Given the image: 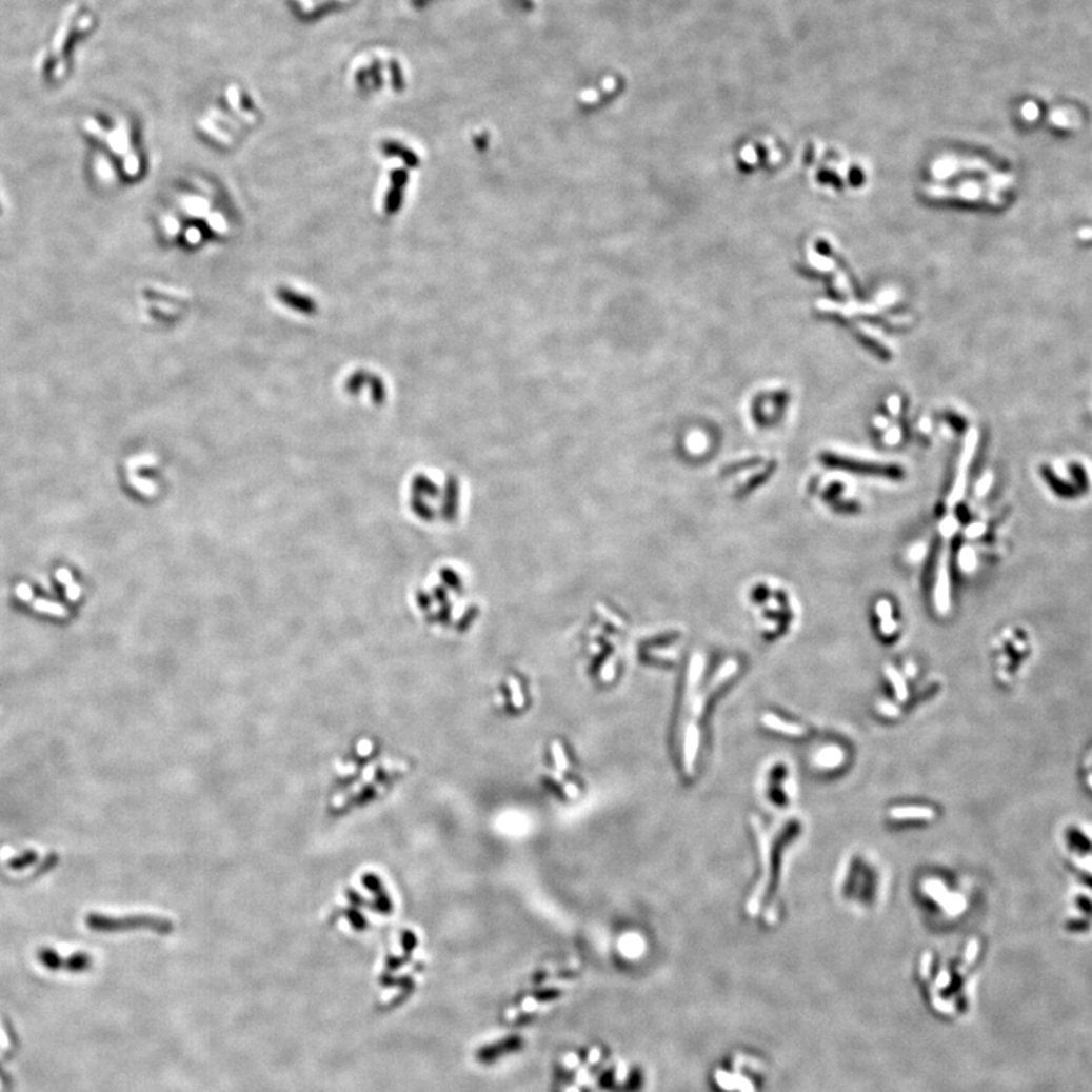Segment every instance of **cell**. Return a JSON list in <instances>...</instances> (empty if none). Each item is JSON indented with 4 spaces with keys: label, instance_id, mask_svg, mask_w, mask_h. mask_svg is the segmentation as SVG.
Listing matches in <instances>:
<instances>
[{
    "label": "cell",
    "instance_id": "5",
    "mask_svg": "<svg viewBox=\"0 0 1092 1092\" xmlns=\"http://www.w3.org/2000/svg\"><path fill=\"white\" fill-rule=\"evenodd\" d=\"M39 959L40 962L44 964L46 967H67L74 971L85 970V968L92 966V957H90L88 954L78 953L74 954V956L63 957L52 949H41L39 952Z\"/></svg>",
    "mask_w": 1092,
    "mask_h": 1092
},
{
    "label": "cell",
    "instance_id": "3",
    "mask_svg": "<svg viewBox=\"0 0 1092 1092\" xmlns=\"http://www.w3.org/2000/svg\"><path fill=\"white\" fill-rule=\"evenodd\" d=\"M753 822H754V830H756L757 840H759L760 856H762V867H763L762 878H760L759 885H757V890L754 891L753 895H751L750 902H749V912H750V914L751 915H756L757 911H759L760 901H762L763 894H765V892H767L768 881H770L771 850H770V842H768L767 835H765V832H763V829H762V825H760L759 819L754 818Z\"/></svg>",
    "mask_w": 1092,
    "mask_h": 1092
},
{
    "label": "cell",
    "instance_id": "11",
    "mask_svg": "<svg viewBox=\"0 0 1092 1092\" xmlns=\"http://www.w3.org/2000/svg\"><path fill=\"white\" fill-rule=\"evenodd\" d=\"M127 480H130V484L133 485V488H136L137 491L140 492V494H157V484H155L153 480H147V478L140 477V475H137V472L127 471Z\"/></svg>",
    "mask_w": 1092,
    "mask_h": 1092
},
{
    "label": "cell",
    "instance_id": "18",
    "mask_svg": "<svg viewBox=\"0 0 1092 1092\" xmlns=\"http://www.w3.org/2000/svg\"><path fill=\"white\" fill-rule=\"evenodd\" d=\"M930 962H932V960H930V954L928 953V954H926L925 957H922V967H921V976L922 977H928L929 976Z\"/></svg>",
    "mask_w": 1092,
    "mask_h": 1092
},
{
    "label": "cell",
    "instance_id": "2",
    "mask_svg": "<svg viewBox=\"0 0 1092 1092\" xmlns=\"http://www.w3.org/2000/svg\"><path fill=\"white\" fill-rule=\"evenodd\" d=\"M85 925L88 929L101 933L127 932V930H151V932L168 935L174 932V921L161 916L154 915H127L108 916L102 914H88L85 916Z\"/></svg>",
    "mask_w": 1092,
    "mask_h": 1092
},
{
    "label": "cell",
    "instance_id": "12",
    "mask_svg": "<svg viewBox=\"0 0 1092 1092\" xmlns=\"http://www.w3.org/2000/svg\"><path fill=\"white\" fill-rule=\"evenodd\" d=\"M33 608L34 610H37V612L47 613V615L52 616H60V618L67 616V609H65L63 604L47 601V599H34Z\"/></svg>",
    "mask_w": 1092,
    "mask_h": 1092
},
{
    "label": "cell",
    "instance_id": "17",
    "mask_svg": "<svg viewBox=\"0 0 1092 1092\" xmlns=\"http://www.w3.org/2000/svg\"><path fill=\"white\" fill-rule=\"evenodd\" d=\"M9 1049V1039L6 1035L5 1029H3L2 1022H0V1050Z\"/></svg>",
    "mask_w": 1092,
    "mask_h": 1092
},
{
    "label": "cell",
    "instance_id": "14",
    "mask_svg": "<svg viewBox=\"0 0 1092 1092\" xmlns=\"http://www.w3.org/2000/svg\"><path fill=\"white\" fill-rule=\"evenodd\" d=\"M887 671L888 675H890V677L892 678V683H894L895 689H897V697L900 698L902 701V699H906V697H908V694H906L905 681H902L900 675L895 673L894 670H891V668H888Z\"/></svg>",
    "mask_w": 1092,
    "mask_h": 1092
},
{
    "label": "cell",
    "instance_id": "4",
    "mask_svg": "<svg viewBox=\"0 0 1092 1092\" xmlns=\"http://www.w3.org/2000/svg\"><path fill=\"white\" fill-rule=\"evenodd\" d=\"M977 442L978 434L976 430H971L967 436L966 448H964L962 456H960L956 481H954L952 494H950L949 498L950 504H956L957 501L962 499L964 494H966L968 470H970L971 460H973L974 453H976Z\"/></svg>",
    "mask_w": 1092,
    "mask_h": 1092
},
{
    "label": "cell",
    "instance_id": "9",
    "mask_svg": "<svg viewBox=\"0 0 1092 1092\" xmlns=\"http://www.w3.org/2000/svg\"><path fill=\"white\" fill-rule=\"evenodd\" d=\"M946 563L940 564L939 578H938V591H936V602H938V609L940 612H947L950 605L949 595V572H947Z\"/></svg>",
    "mask_w": 1092,
    "mask_h": 1092
},
{
    "label": "cell",
    "instance_id": "8",
    "mask_svg": "<svg viewBox=\"0 0 1092 1092\" xmlns=\"http://www.w3.org/2000/svg\"><path fill=\"white\" fill-rule=\"evenodd\" d=\"M890 815L894 819H933L936 813L930 808H894Z\"/></svg>",
    "mask_w": 1092,
    "mask_h": 1092
},
{
    "label": "cell",
    "instance_id": "13",
    "mask_svg": "<svg viewBox=\"0 0 1092 1092\" xmlns=\"http://www.w3.org/2000/svg\"><path fill=\"white\" fill-rule=\"evenodd\" d=\"M553 756L554 760H556V767L559 774L563 773V771L570 770V762H568L567 754H564L563 747H561L559 742L553 743Z\"/></svg>",
    "mask_w": 1092,
    "mask_h": 1092
},
{
    "label": "cell",
    "instance_id": "7",
    "mask_svg": "<svg viewBox=\"0 0 1092 1092\" xmlns=\"http://www.w3.org/2000/svg\"><path fill=\"white\" fill-rule=\"evenodd\" d=\"M762 722L768 729L774 730V732L783 733L788 736H805V727L798 724H792V722L783 721V719L777 718L774 715H763Z\"/></svg>",
    "mask_w": 1092,
    "mask_h": 1092
},
{
    "label": "cell",
    "instance_id": "15",
    "mask_svg": "<svg viewBox=\"0 0 1092 1092\" xmlns=\"http://www.w3.org/2000/svg\"><path fill=\"white\" fill-rule=\"evenodd\" d=\"M977 952H978L977 940H973V942H970V946H968V950H967V954H966V962H964L962 968H960V971H962V973H966L967 968L970 967L971 964L974 962V959H976V956H977Z\"/></svg>",
    "mask_w": 1092,
    "mask_h": 1092
},
{
    "label": "cell",
    "instance_id": "16",
    "mask_svg": "<svg viewBox=\"0 0 1092 1092\" xmlns=\"http://www.w3.org/2000/svg\"><path fill=\"white\" fill-rule=\"evenodd\" d=\"M16 595L20 601L31 602L34 599V592L29 584L22 583L17 585Z\"/></svg>",
    "mask_w": 1092,
    "mask_h": 1092
},
{
    "label": "cell",
    "instance_id": "1",
    "mask_svg": "<svg viewBox=\"0 0 1092 1092\" xmlns=\"http://www.w3.org/2000/svg\"><path fill=\"white\" fill-rule=\"evenodd\" d=\"M93 146V167L106 184H133L141 174V155L137 150L133 127L126 120L105 123L90 119L84 125Z\"/></svg>",
    "mask_w": 1092,
    "mask_h": 1092
},
{
    "label": "cell",
    "instance_id": "10",
    "mask_svg": "<svg viewBox=\"0 0 1092 1092\" xmlns=\"http://www.w3.org/2000/svg\"><path fill=\"white\" fill-rule=\"evenodd\" d=\"M40 854L37 851L26 850L23 853L17 854L16 857H12L6 862V867L13 871H23L26 868L33 867V865L39 863Z\"/></svg>",
    "mask_w": 1092,
    "mask_h": 1092
},
{
    "label": "cell",
    "instance_id": "6",
    "mask_svg": "<svg viewBox=\"0 0 1092 1092\" xmlns=\"http://www.w3.org/2000/svg\"><path fill=\"white\" fill-rule=\"evenodd\" d=\"M928 192L930 193V196H933V198H960L968 199V201H978V199H984V201L990 203L1001 202L1000 199H997V196H995L994 193H985L981 188L976 187V185H968V187H960L957 188V191H952V188L932 187L928 188Z\"/></svg>",
    "mask_w": 1092,
    "mask_h": 1092
},
{
    "label": "cell",
    "instance_id": "19",
    "mask_svg": "<svg viewBox=\"0 0 1092 1092\" xmlns=\"http://www.w3.org/2000/svg\"><path fill=\"white\" fill-rule=\"evenodd\" d=\"M0 1088H2V1085H0Z\"/></svg>",
    "mask_w": 1092,
    "mask_h": 1092
}]
</instances>
